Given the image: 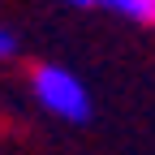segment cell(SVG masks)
I'll return each mask as SVG.
<instances>
[{"label":"cell","mask_w":155,"mask_h":155,"mask_svg":"<svg viewBox=\"0 0 155 155\" xmlns=\"http://www.w3.org/2000/svg\"><path fill=\"white\" fill-rule=\"evenodd\" d=\"M104 9H112V13H121L125 22H155V0H108Z\"/></svg>","instance_id":"7a4b0ae2"},{"label":"cell","mask_w":155,"mask_h":155,"mask_svg":"<svg viewBox=\"0 0 155 155\" xmlns=\"http://www.w3.org/2000/svg\"><path fill=\"white\" fill-rule=\"evenodd\" d=\"M65 5H73V9H95V5H108V0H65Z\"/></svg>","instance_id":"277c9868"},{"label":"cell","mask_w":155,"mask_h":155,"mask_svg":"<svg viewBox=\"0 0 155 155\" xmlns=\"http://www.w3.org/2000/svg\"><path fill=\"white\" fill-rule=\"evenodd\" d=\"M17 52H22V35L0 26V61H17Z\"/></svg>","instance_id":"3957f363"},{"label":"cell","mask_w":155,"mask_h":155,"mask_svg":"<svg viewBox=\"0 0 155 155\" xmlns=\"http://www.w3.org/2000/svg\"><path fill=\"white\" fill-rule=\"evenodd\" d=\"M151 26H155V22H151Z\"/></svg>","instance_id":"5b68a950"},{"label":"cell","mask_w":155,"mask_h":155,"mask_svg":"<svg viewBox=\"0 0 155 155\" xmlns=\"http://www.w3.org/2000/svg\"><path fill=\"white\" fill-rule=\"evenodd\" d=\"M30 95L48 116H56L65 125H86L91 112H95L91 86L69 65H56V61H43V65L30 69Z\"/></svg>","instance_id":"6da1fadb"}]
</instances>
